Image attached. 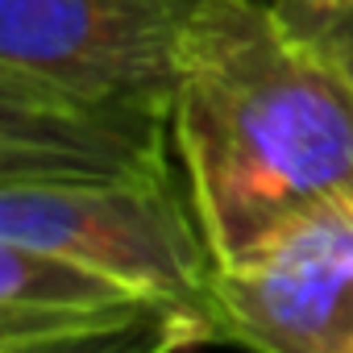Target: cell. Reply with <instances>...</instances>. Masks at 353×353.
I'll return each mask as SVG.
<instances>
[{"label": "cell", "instance_id": "cell-3", "mask_svg": "<svg viewBox=\"0 0 353 353\" xmlns=\"http://www.w3.org/2000/svg\"><path fill=\"white\" fill-rule=\"evenodd\" d=\"M208 316L216 341L250 353H353V200L216 266Z\"/></svg>", "mask_w": 353, "mask_h": 353}, {"label": "cell", "instance_id": "cell-1", "mask_svg": "<svg viewBox=\"0 0 353 353\" xmlns=\"http://www.w3.org/2000/svg\"><path fill=\"white\" fill-rule=\"evenodd\" d=\"M170 141L216 266L353 200V83L274 0H204L170 88Z\"/></svg>", "mask_w": 353, "mask_h": 353}, {"label": "cell", "instance_id": "cell-4", "mask_svg": "<svg viewBox=\"0 0 353 353\" xmlns=\"http://www.w3.org/2000/svg\"><path fill=\"white\" fill-rule=\"evenodd\" d=\"M158 307L179 303H158L75 258L0 241V345L112 328Z\"/></svg>", "mask_w": 353, "mask_h": 353}, {"label": "cell", "instance_id": "cell-7", "mask_svg": "<svg viewBox=\"0 0 353 353\" xmlns=\"http://www.w3.org/2000/svg\"><path fill=\"white\" fill-rule=\"evenodd\" d=\"M279 5H295V9H341V5H349V0H279Z\"/></svg>", "mask_w": 353, "mask_h": 353}, {"label": "cell", "instance_id": "cell-2", "mask_svg": "<svg viewBox=\"0 0 353 353\" xmlns=\"http://www.w3.org/2000/svg\"><path fill=\"white\" fill-rule=\"evenodd\" d=\"M204 0H0V104L170 125L174 59Z\"/></svg>", "mask_w": 353, "mask_h": 353}, {"label": "cell", "instance_id": "cell-6", "mask_svg": "<svg viewBox=\"0 0 353 353\" xmlns=\"http://www.w3.org/2000/svg\"><path fill=\"white\" fill-rule=\"evenodd\" d=\"M279 5V0H274ZM287 17H291V26L353 83V0L349 5H341V9H295V5H279Z\"/></svg>", "mask_w": 353, "mask_h": 353}, {"label": "cell", "instance_id": "cell-5", "mask_svg": "<svg viewBox=\"0 0 353 353\" xmlns=\"http://www.w3.org/2000/svg\"><path fill=\"white\" fill-rule=\"evenodd\" d=\"M212 341H216V328H212L208 312L158 307L150 316H137V320L112 324V328H88V332H71V336L0 345V353H183V349L212 345Z\"/></svg>", "mask_w": 353, "mask_h": 353}]
</instances>
